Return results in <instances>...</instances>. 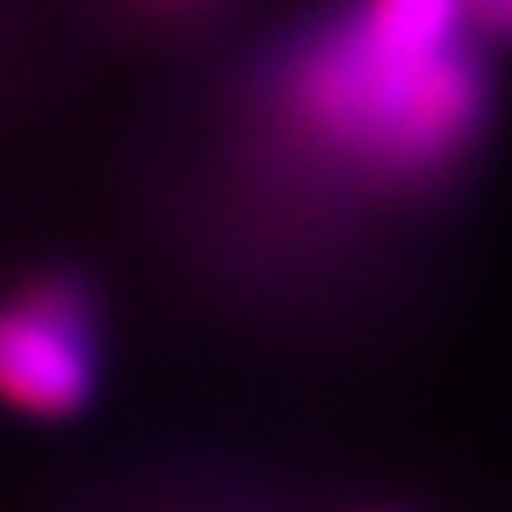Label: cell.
Masks as SVG:
<instances>
[{
    "label": "cell",
    "instance_id": "6da1fadb",
    "mask_svg": "<svg viewBox=\"0 0 512 512\" xmlns=\"http://www.w3.org/2000/svg\"><path fill=\"white\" fill-rule=\"evenodd\" d=\"M240 115L306 186L425 202L480 158L496 88L463 0H333L251 66Z\"/></svg>",
    "mask_w": 512,
    "mask_h": 512
},
{
    "label": "cell",
    "instance_id": "7a4b0ae2",
    "mask_svg": "<svg viewBox=\"0 0 512 512\" xmlns=\"http://www.w3.org/2000/svg\"><path fill=\"white\" fill-rule=\"evenodd\" d=\"M99 295L71 267H39L0 295V404L22 420H77L99 393Z\"/></svg>",
    "mask_w": 512,
    "mask_h": 512
},
{
    "label": "cell",
    "instance_id": "3957f363",
    "mask_svg": "<svg viewBox=\"0 0 512 512\" xmlns=\"http://www.w3.org/2000/svg\"><path fill=\"white\" fill-rule=\"evenodd\" d=\"M463 11L485 44H512V0H463Z\"/></svg>",
    "mask_w": 512,
    "mask_h": 512
},
{
    "label": "cell",
    "instance_id": "277c9868",
    "mask_svg": "<svg viewBox=\"0 0 512 512\" xmlns=\"http://www.w3.org/2000/svg\"><path fill=\"white\" fill-rule=\"evenodd\" d=\"M131 6H137L142 17H164V22H180V17H191V11H202L207 0H131Z\"/></svg>",
    "mask_w": 512,
    "mask_h": 512
}]
</instances>
